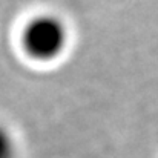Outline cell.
Masks as SVG:
<instances>
[{
  "label": "cell",
  "instance_id": "obj_1",
  "mask_svg": "<svg viewBox=\"0 0 158 158\" xmlns=\"http://www.w3.org/2000/svg\"><path fill=\"white\" fill-rule=\"evenodd\" d=\"M69 31L63 19L55 14H39L26 22L22 29L20 43L29 58L46 63L64 52Z\"/></svg>",
  "mask_w": 158,
  "mask_h": 158
},
{
  "label": "cell",
  "instance_id": "obj_2",
  "mask_svg": "<svg viewBox=\"0 0 158 158\" xmlns=\"http://www.w3.org/2000/svg\"><path fill=\"white\" fill-rule=\"evenodd\" d=\"M0 158H17L15 140L3 124H0Z\"/></svg>",
  "mask_w": 158,
  "mask_h": 158
}]
</instances>
